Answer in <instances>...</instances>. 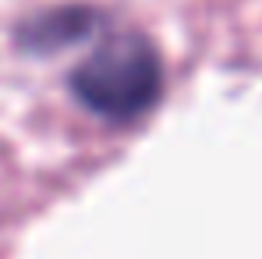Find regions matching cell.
I'll list each match as a JSON object with an SVG mask.
<instances>
[{
  "mask_svg": "<svg viewBox=\"0 0 262 259\" xmlns=\"http://www.w3.org/2000/svg\"><path fill=\"white\" fill-rule=\"evenodd\" d=\"M92 14L78 11V7H60V11H46L39 18L25 22L18 29V43L21 50H32V53H50L57 46H68L75 39H82V32L92 29Z\"/></svg>",
  "mask_w": 262,
  "mask_h": 259,
  "instance_id": "7a4b0ae2",
  "label": "cell"
},
{
  "mask_svg": "<svg viewBox=\"0 0 262 259\" xmlns=\"http://www.w3.org/2000/svg\"><path fill=\"white\" fill-rule=\"evenodd\" d=\"M71 92L99 121L131 125L163 96L160 53L135 32L110 36L71 71Z\"/></svg>",
  "mask_w": 262,
  "mask_h": 259,
  "instance_id": "6da1fadb",
  "label": "cell"
}]
</instances>
